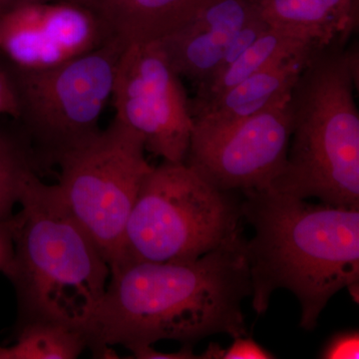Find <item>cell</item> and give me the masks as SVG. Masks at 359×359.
<instances>
[{"mask_svg": "<svg viewBox=\"0 0 359 359\" xmlns=\"http://www.w3.org/2000/svg\"><path fill=\"white\" fill-rule=\"evenodd\" d=\"M263 346L257 344L254 339L245 337H236L228 348H222L218 344H211L200 358L205 359H269L275 358Z\"/></svg>", "mask_w": 359, "mask_h": 359, "instance_id": "cell-18", "label": "cell"}, {"mask_svg": "<svg viewBox=\"0 0 359 359\" xmlns=\"http://www.w3.org/2000/svg\"><path fill=\"white\" fill-rule=\"evenodd\" d=\"M344 36L349 37L356 26V0H320Z\"/></svg>", "mask_w": 359, "mask_h": 359, "instance_id": "cell-19", "label": "cell"}, {"mask_svg": "<svg viewBox=\"0 0 359 359\" xmlns=\"http://www.w3.org/2000/svg\"><path fill=\"white\" fill-rule=\"evenodd\" d=\"M86 348L83 330L52 321H28L18 325L13 344L0 346V359H74Z\"/></svg>", "mask_w": 359, "mask_h": 359, "instance_id": "cell-15", "label": "cell"}, {"mask_svg": "<svg viewBox=\"0 0 359 359\" xmlns=\"http://www.w3.org/2000/svg\"><path fill=\"white\" fill-rule=\"evenodd\" d=\"M321 47H311L280 59L212 100L191 104L194 119L231 121L259 114L285 102L302 71Z\"/></svg>", "mask_w": 359, "mask_h": 359, "instance_id": "cell-12", "label": "cell"}, {"mask_svg": "<svg viewBox=\"0 0 359 359\" xmlns=\"http://www.w3.org/2000/svg\"><path fill=\"white\" fill-rule=\"evenodd\" d=\"M40 164L32 144L15 120H0V221L13 216L25 182L39 174Z\"/></svg>", "mask_w": 359, "mask_h": 359, "instance_id": "cell-16", "label": "cell"}, {"mask_svg": "<svg viewBox=\"0 0 359 359\" xmlns=\"http://www.w3.org/2000/svg\"><path fill=\"white\" fill-rule=\"evenodd\" d=\"M140 135L113 120L84 145L61 156L59 194L110 269L121 261L125 230L149 164Z\"/></svg>", "mask_w": 359, "mask_h": 359, "instance_id": "cell-7", "label": "cell"}, {"mask_svg": "<svg viewBox=\"0 0 359 359\" xmlns=\"http://www.w3.org/2000/svg\"><path fill=\"white\" fill-rule=\"evenodd\" d=\"M358 70L346 41L314 53L290 93L287 163L269 189L359 209Z\"/></svg>", "mask_w": 359, "mask_h": 359, "instance_id": "cell-4", "label": "cell"}, {"mask_svg": "<svg viewBox=\"0 0 359 359\" xmlns=\"http://www.w3.org/2000/svg\"><path fill=\"white\" fill-rule=\"evenodd\" d=\"M259 14V0H207L158 42L179 76L197 87L216 72L238 33Z\"/></svg>", "mask_w": 359, "mask_h": 359, "instance_id": "cell-11", "label": "cell"}, {"mask_svg": "<svg viewBox=\"0 0 359 359\" xmlns=\"http://www.w3.org/2000/svg\"><path fill=\"white\" fill-rule=\"evenodd\" d=\"M14 230H15V215L11 219L0 221V271L11 264L14 254Z\"/></svg>", "mask_w": 359, "mask_h": 359, "instance_id": "cell-22", "label": "cell"}, {"mask_svg": "<svg viewBox=\"0 0 359 359\" xmlns=\"http://www.w3.org/2000/svg\"><path fill=\"white\" fill-rule=\"evenodd\" d=\"M37 1V0H0V13L13 8V7L27 4V2Z\"/></svg>", "mask_w": 359, "mask_h": 359, "instance_id": "cell-24", "label": "cell"}, {"mask_svg": "<svg viewBox=\"0 0 359 359\" xmlns=\"http://www.w3.org/2000/svg\"><path fill=\"white\" fill-rule=\"evenodd\" d=\"M18 115V97L13 78L4 61H0V116L15 120Z\"/></svg>", "mask_w": 359, "mask_h": 359, "instance_id": "cell-21", "label": "cell"}, {"mask_svg": "<svg viewBox=\"0 0 359 359\" xmlns=\"http://www.w3.org/2000/svg\"><path fill=\"white\" fill-rule=\"evenodd\" d=\"M287 103L231 121L193 118L186 164L224 192L269 189L287 163L292 131Z\"/></svg>", "mask_w": 359, "mask_h": 359, "instance_id": "cell-9", "label": "cell"}, {"mask_svg": "<svg viewBox=\"0 0 359 359\" xmlns=\"http://www.w3.org/2000/svg\"><path fill=\"white\" fill-rule=\"evenodd\" d=\"M135 358L139 359H195L199 358L193 353L192 346L185 344L183 348L177 353H160L153 348L152 346H146L133 349L131 351Z\"/></svg>", "mask_w": 359, "mask_h": 359, "instance_id": "cell-23", "label": "cell"}, {"mask_svg": "<svg viewBox=\"0 0 359 359\" xmlns=\"http://www.w3.org/2000/svg\"><path fill=\"white\" fill-rule=\"evenodd\" d=\"M321 358L344 359L359 358V334L358 330L335 334L323 347Z\"/></svg>", "mask_w": 359, "mask_h": 359, "instance_id": "cell-20", "label": "cell"}, {"mask_svg": "<svg viewBox=\"0 0 359 359\" xmlns=\"http://www.w3.org/2000/svg\"><path fill=\"white\" fill-rule=\"evenodd\" d=\"M111 99L115 119L140 135L146 152L185 162L194 126L191 101L159 42L125 47Z\"/></svg>", "mask_w": 359, "mask_h": 359, "instance_id": "cell-8", "label": "cell"}, {"mask_svg": "<svg viewBox=\"0 0 359 359\" xmlns=\"http://www.w3.org/2000/svg\"><path fill=\"white\" fill-rule=\"evenodd\" d=\"M242 219L233 193L215 188L185 162L163 161L142 182L115 266L198 259L242 231Z\"/></svg>", "mask_w": 359, "mask_h": 359, "instance_id": "cell-5", "label": "cell"}, {"mask_svg": "<svg viewBox=\"0 0 359 359\" xmlns=\"http://www.w3.org/2000/svg\"><path fill=\"white\" fill-rule=\"evenodd\" d=\"M242 231L187 262H133L110 269V282L85 328L94 358H118L160 340L188 346L211 335L245 337L242 304L252 294Z\"/></svg>", "mask_w": 359, "mask_h": 359, "instance_id": "cell-1", "label": "cell"}, {"mask_svg": "<svg viewBox=\"0 0 359 359\" xmlns=\"http://www.w3.org/2000/svg\"><path fill=\"white\" fill-rule=\"evenodd\" d=\"M321 46L295 30L271 25L238 57L198 85L197 93L191 104L212 100L280 59L311 47Z\"/></svg>", "mask_w": 359, "mask_h": 359, "instance_id": "cell-14", "label": "cell"}, {"mask_svg": "<svg viewBox=\"0 0 359 359\" xmlns=\"http://www.w3.org/2000/svg\"><path fill=\"white\" fill-rule=\"evenodd\" d=\"M125 45L110 39L63 65L20 69L4 61L18 97L15 121L40 164H56L61 156L101 131V116L112 97L116 70Z\"/></svg>", "mask_w": 359, "mask_h": 359, "instance_id": "cell-6", "label": "cell"}, {"mask_svg": "<svg viewBox=\"0 0 359 359\" xmlns=\"http://www.w3.org/2000/svg\"><path fill=\"white\" fill-rule=\"evenodd\" d=\"M259 8L269 25L295 30L323 46L348 40L320 0H259Z\"/></svg>", "mask_w": 359, "mask_h": 359, "instance_id": "cell-17", "label": "cell"}, {"mask_svg": "<svg viewBox=\"0 0 359 359\" xmlns=\"http://www.w3.org/2000/svg\"><path fill=\"white\" fill-rule=\"evenodd\" d=\"M113 39L72 0H37L0 13V55L20 69L55 67Z\"/></svg>", "mask_w": 359, "mask_h": 359, "instance_id": "cell-10", "label": "cell"}, {"mask_svg": "<svg viewBox=\"0 0 359 359\" xmlns=\"http://www.w3.org/2000/svg\"><path fill=\"white\" fill-rule=\"evenodd\" d=\"M101 21L125 46L149 43L176 32L207 0H72Z\"/></svg>", "mask_w": 359, "mask_h": 359, "instance_id": "cell-13", "label": "cell"}, {"mask_svg": "<svg viewBox=\"0 0 359 359\" xmlns=\"http://www.w3.org/2000/svg\"><path fill=\"white\" fill-rule=\"evenodd\" d=\"M243 219L254 228L245 257L257 316L285 289L301 306L299 325L311 332L337 292L358 299L359 209L306 200L271 189L243 193Z\"/></svg>", "mask_w": 359, "mask_h": 359, "instance_id": "cell-2", "label": "cell"}, {"mask_svg": "<svg viewBox=\"0 0 359 359\" xmlns=\"http://www.w3.org/2000/svg\"><path fill=\"white\" fill-rule=\"evenodd\" d=\"M20 204L13 257L4 271L18 297V325L52 321L85 332L107 289L109 264L56 185L32 174Z\"/></svg>", "mask_w": 359, "mask_h": 359, "instance_id": "cell-3", "label": "cell"}]
</instances>
